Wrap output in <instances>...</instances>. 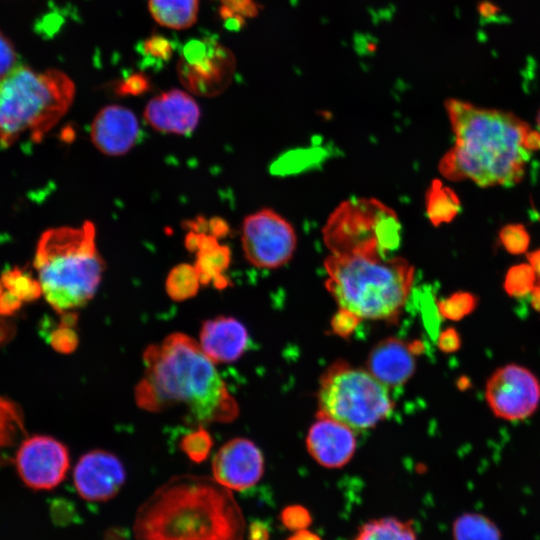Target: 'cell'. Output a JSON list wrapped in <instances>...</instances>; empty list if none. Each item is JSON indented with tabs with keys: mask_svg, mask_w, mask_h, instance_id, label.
<instances>
[{
	"mask_svg": "<svg viewBox=\"0 0 540 540\" xmlns=\"http://www.w3.org/2000/svg\"><path fill=\"white\" fill-rule=\"evenodd\" d=\"M74 96V82L65 73L19 63L0 80L1 145L11 146L24 136L41 141L67 113Z\"/></svg>",
	"mask_w": 540,
	"mask_h": 540,
	"instance_id": "8992f818",
	"label": "cell"
},
{
	"mask_svg": "<svg viewBox=\"0 0 540 540\" xmlns=\"http://www.w3.org/2000/svg\"><path fill=\"white\" fill-rule=\"evenodd\" d=\"M499 238L504 248L511 254H523L526 252L530 237L521 224H509L499 232Z\"/></svg>",
	"mask_w": 540,
	"mask_h": 540,
	"instance_id": "d6a6232c",
	"label": "cell"
},
{
	"mask_svg": "<svg viewBox=\"0 0 540 540\" xmlns=\"http://www.w3.org/2000/svg\"><path fill=\"white\" fill-rule=\"evenodd\" d=\"M17 57L13 43L0 31V80L19 64Z\"/></svg>",
	"mask_w": 540,
	"mask_h": 540,
	"instance_id": "d590c367",
	"label": "cell"
},
{
	"mask_svg": "<svg viewBox=\"0 0 540 540\" xmlns=\"http://www.w3.org/2000/svg\"><path fill=\"white\" fill-rule=\"evenodd\" d=\"M288 540H321L316 534L302 529L295 531V533Z\"/></svg>",
	"mask_w": 540,
	"mask_h": 540,
	"instance_id": "b9f144b4",
	"label": "cell"
},
{
	"mask_svg": "<svg viewBox=\"0 0 540 540\" xmlns=\"http://www.w3.org/2000/svg\"><path fill=\"white\" fill-rule=\"evenodd\" d=\"M64 319L51 335V344L59 352H73L78 345V336L73 326L76 324V314L72 312L64 313Z\"/></svg>",
	"mask_w": 540,
	"mask_h": 540,
	"instance_id": "1f68e13d",
	"label": "cell"
},
{
	"mask_svg": "<svg viewBox=\"0 0 540 540\" xmlns=\"http://www.w3.org/2000/svg\"><path fill=\"white\" fill-rule=\"evenodd\" d=\"M213 439L204 426L187 433L180 441L181 450L193 462L201 463L207 459L212 449Z\"/></svg>",
	"mask_w": 540,
	"mask_h": 540,
	"instance_id": "f1b7e54d",
	"label": "cell"
},
{
	"mask_svg": "<svg viewBox=\"0 0 540 540\" xmlns=\"http://www.w3.org/2000/svg\"><path fill=\"white\" fill-rule=\"evenodd\" d=\"M201 285L194 265L181 263L169 272L165 281V290L174 301H184L194 297Z\"/></svg>",
	"mask_w": 540,
	"mask_h": 540,
	"instance_id": "cb8c5ba5",
	"label": "cell"
},
{
	"mask_svg": "<svg viewBox=\"0 0 540 540\" xmlns=\"http://www.w3.org/2000/svg\"><path fill=\"white\" fill-rule=\"evenodd\" d=\"M140 126L136 115L120 105L103 107L94 117L90 137L98 151L108 156L128 153L137 143Z\"/></svg>",
	"mask_w": 540,
	"mask_h": 540,
	"instance_id": "9a60e30c",
	"label": "cell"
},
{
	"mask_svg": "<svg viewBox=\"0 0 540 540\" xmlns=\"http://www.w3.org/2000/svg\"><path fill=\"white\" fill-rule=\"evenodd\" d=\"M318 411L352 430H365L384 420L393 409L387 386L369 370L338 360L320 379Z\"/></svg>",
	"mask_w": 540,
	"mask_h": 540,
	"instance_id": "52a82bcc",
	"label": "cell"
},
{
	"mask_svg": "<svg viewBox=\"0 0 540 540\" xmlns=\"http://www.w3.org/2000/svg\"><path fill=\"white\" fill-rule=\"evenodd\" d=\"M325 282L339 310L360 320L395 323L412 290L414 267L377 250L330 253Z\"/></svg>",
	"mask_w": 540,
	"mask_h": 540,
	"instance_id": "277c9868",
	"label": "cell"
},
{
	"mask_svg": "<svg viewBox=\"0 0 540 540\" xmlns=\"http://www.w3.org/2000/svg\"><path fill=\"white\" fill-rule=\"evenodd\" d=\"M454 540H500L497 527L480 514L465 513L453 524Z\"/></svg>",
	"mask_w": 540,
	"mask_h": 540,
	"instance_id": "d4e9b609",
	"label": "cell"
},
{
	"mask_svg": "<svg viewBox=\"0 0 540 540\" xmlns=\"http://www.w3.org/2000/svg\"><path fill=\"white\" fill-rule=\"evenodd\" d=\"M78 494L88 501H106L114 497L125 482L126 473L120 459L105 450L85 453L74 469Z\"/></svg>",
	"mask_w": 540,
	"mask_h": 540,
	"instance_id": "5bb4252c",
	"label": "cell"
},
{
	"mask_svg": "<svg viewBox=\"0 0 540 540\" xmlns=\"http://www.w3.org/2000/svg\"><path fill=\"white\" fill-rule=\"evenodd\" d=\"M250 540H268V531L261 523H254L250 528Z\"/></svg>",
	"mask_w": 540,
	"mask_h": 540,
	"instance_id": "60d3db41",
	"label": "cell"
},
{
	"mask_svg": "<svg viewBox=\"0 0 540 540\" xmlns=\"http://www.w3.org/2000/svg\"><path fill=\"white\" fill-rule=\"evenodd\" d=\"M185 246L196 254L194 266L201 285L212 283L217 289L228 287L230 282L225 275L231 261L228 246L220 244L211 234L191 230L186 234Z\"/></svg>",
	"mask_w": 540,
	"mask_h": 540,
	"instance_id": "ffe728a7",
	"label": "cell"
},
{
	"mask_svg": "<svg viewBox=\"0 0 540 540\" xmlns=\"http://www.w3.org/2000/svg\"><path fill=\"white\" fill-rule=\"evenodd\" d=\"M455 146L439 163L450 180L466 178L482 187L512 186L524 176L531 154L522 146L530 126L510 112L479 108L463 100L445 101Z\"/></svg>",
	"mask_w": 540,
	"mask_h": 540,
	"instance_id": "7a4b0ae2",
	"label": "cell"
},
{
	"mask_svg": "<svg viewBox=\"0 0 540 540\" xmlns=\"http://www.w3.org/2000/svg\"><path fill=\"white\" fill-rule=\"evenodd\" d=\"M527 258L534 269L535 273L540 278V249L534 252H531L527 255Z\"/></svg>",
	"mask_w": 540,
	"mask_h": 540,
	"instance_id": "7bdbcfd3",
	"label": "cell"
},
{
	"mask_svg": "<svg viewBox=\"0 0 540 540\" xmlns=\"http://www.w3.org/2000/svg\"><path fill=\"white\" fill-rule=\"evenodd\" d=\"M358 322L352 315L339 310L333 319V329L340 335H347Z\"/></svg>",
	"mask_w": 540,
	"mask_h": 540,
	"instance_id": "f35d334b",
	"label": "cell"
},
{
	"mask_svg": "<svg viewBox=\"0 0 540 540\" xmlns=\"http://www.w3.org/2000/svg\"><path fill=\"white\" fill-rule=\"evenodd\" d=\"M42 294L58 313L86 305L95 295L105 261L96 245L95 225L62 226L45 231L34 261Z\"/></svg>",
	"mask_w": 540,
	"mask_h": 540,
	"instance_id": "5b68a950",
	"label": "cell"
},
{
	"mask_svg": "<svg viewBox=\"0 0 540 540\" xmlns=\"http://www.w3.org/2000/svg\"><path fill=\"white\" fill-rule=\"evenodd\" d=\"M200 108L188 93L171 89L147 103L144 119L156 131L187 135L195 130L200 120Z\"/></svg>",
	"mask_w": 540,
	"mask_h": 540,
	"instance_id": "2e32d148",
	"label": "cell"
},
{
	"mask_svg": "<svg viewBox=\"0 0 540 540\" xmlns=\"http://www.w3.org/2000/svg\"><path fill=\"white\" fill-rule=\"evenodd\" d=\"M306 446L318 464L327 468H340L353 457L356 438L354 430L348 426L317 415V420L309 428Z\"/></svg>",
	"mask_w": 540,
	"mask_h": 540,
	"instance_id": "e0dca14e",
	"label": "cell"
},
{
	"mask_svg": "<svg viewBox=\"0 0 540 540\" xmlns=\"http://www.w3.org/2000/svg\"><path fill=\"white\" fill-rule=\"evenodd\" d=\"M281 520L288 529L298 531L306 529L311 518L305 508L299 505H293L283 510Z\"/></svg>",
	"mask_w": 540,
	"mask_h": 540,
	"instance_id": "e575fe53",
	"label": "cell"
},
{
	"mask_svg": "<svg viewBox=\"0 0 540 540\" xmlns=\"http://www.w3.org/2000/svg\"><path fill=\"white\" fill-rule=\"evenodd\" d=\"M248 343L245 326L230 316H217L202 323L199 344L206 356L214 363H230L238 360Z\"/></svg>",
	"mask_w": 540,
	"mask_h": 540,
	"instance_id": "ac0fdd59",
	"label": "cell"
},
{
	"mask_svg": "<svg viewBox=\"0 0 540 540\" xmlns=\"http://www.w3.org/2000/svg\"><path fill=\"white\" fill-rule=\"evenodd\" d=\"M535 279L536 273L531 265L519 264L508 270L504 289L509 296L524 297L534 288Z\"/></svg>",
	"mask_w": 540,
	"mask_h": 540,
	"instance_id": "83f0119b",
	"label": "cell"
},
{
	"mask_svg": "<svg viewBox=\"0 0 540 540\" xmlns=\"http://www.w3.org/2000/svg\"><path fill=\"white\" fill-rule=\"evenodd\" d=\"M19 408L11 401L0 397V456L12 447L23 432Z\"/></svg>",
	"mask_w": 540,
	"mask_h": 540,
	"instance_id": "484cf974",
	"label": "cell"
},
{
	"mask_svg": "<svg viewBox=\"0 0 540 540\" xmlns=\"http://www.w3.org/2000/svg\"><path fill=\"white\" fill-rule=\"evenodd\" d=\"M355 540H418L411 521L382 517L366 522Z\"/></svg>",
	"mask_w": 540,
	"mask_h": 540,
	"instance_id": "603a6c76",
	"label": "cell"
},
{
	"mask_svg": "<svg viewBox=\"0 0 540 540\" xmlns=\"http://www.w3.org/2000/svg\"><path fill=\"white\" fill-rule=\"evenodd\" d=\"M149 11L156 22L173 29L191 27L198 13V0H149Z\"/></svg>",
	"mask_w": 540,
	"mask_h": 540,
	"instance_id": "44dd1931",
	"label": "cell"
},
{
	"mask_svg": "<svg viewBox=\"0 0 540 540\" xmlns=\"http://www.w3.org/2000/svg\"><path fill=\"white\" fill-rule=\"evenodd\" d=\"M530 294L532 307L536 311L540 312V283L534 286Z\"/></svg>",
	"mask_w": 540,
	"mask_h": 540,
	"instance_id": "ee69618b",
	"label": "cell"
},
{
	"mask_svg": "<svg viewBox=\"0 0 540 540\" xmlns=\"http://www.w3.org/2000/svg\"><path fill=\"white\" fill-rule=\"evenodd\" d=\"M241 243L250 264L274 269L292 258L297 237L285 218L270 208H264L245 217Z\"/></svg>",
	"mask_w": 540,
	"mask_h": 540,
	"instance_id": "9c48e42d",
	"label": "cell"
},
{
	"mask_svg": "<svg viewBox=\"0 0 540 540\" xmlns=\"http://www.w3.org/2000/svg\"><path fill=\"white\" fill-rule=\"evenodd\" d=\"M144 374L136 385L137 405L149 412L180 407L191 424L227 423L239 414L212 362L190 336L172 333L143 353Z\"/></svg>",
	"mask_w": 540,
	"mask_h": 540,
	"instance_id": "6da1fadb",
	"label": "cell"
},
{
	"mask_svg": "<svg viewBox=\"0 0 540 540\" xmlns=\"http://www.w3.org/2000/svg\"><path fill=\"white\" fill-rule=\"evenodd\" d=\"M439 348L446 353L457 351L461 346V339L454 328L443 331L438 340Z\"/></svg>",
	"mask_w": 540,
	"mask_h": 540,
	"instance_id": "74e56055",
	"label": "cell"
},
{
	"mask_svg": "<svg viewBox=\"0 0 540 540\" xmlns=\"http://www.w3.org/2000/svg\"><path fill=\"white\" fill-rule=\"evenodd\" d=\"M235 57L213 38L193 39L182 49L178 64L181 83L193 94L212 97L230 84Z\"/></svg>",
	"mask_w": 540,
	"mask_h": 540,
	"instance_id": "30bf717a",
	"label": "cell"
},
{
	"mask_svg": "<svg viewBox=\"0 0 540 540\" xmlns=\"http://www.w3.org/2000/svg\"><path fill=\"white\" fill-rule=\"evenodd\" d=\"M245 523L231 491L214 478L179 475L139 508L136 540H243Z\"/></svg>",
	"mask_w": 540,
	"mask_h": 540,
	"instance_id": "3957f363",
	"label": "cell"
},
{
	"mask_svg": "<svg viewBox=\"0 0 540 540\" xmlns=\"http://www.w3.org/2000/svg\"><path fill=\"white\" fill-rule=\"evenodd\" d=\"M367 366L370 373L384 385H402L415 371V353L404 341L386 338L372 348Z\"/></svg>",
	"mask_w": 540,
	"mask_h": 540,
	"instance_id": "d6986e66",
	"label": "cell"
},
{
	"mask_svg": "<svg viewBox=\"0 0 540 540\" xmlns=\"http://www.w3.org/2000/svg\"><path fill=\"white\" fill-rule=\"evenodd\" d=\"M396 213L376 199L357 198L342 202L323 228V241L330 253L377 250L390 254L400 242Z\"/></svg>",
	"mask_w": 540,
	"mask_h": 540,
	"instance_id": "ba28073f",
	"label": "cell"
},
{
	"mask_svg": "<svg viewBox=\"0 0 540 540\" xmlns=\"http://www.w3.org/2000/svg\"><path fill=\"white\" fill-rule=\"evenodd\" d=\"M1 282L19 300H34L42 293L39 281L19 269L5 272Z\"/></svg>",
	"mask_w": 540,
	"mask_h": 540,
	"instance_id": "4316f807",
	"label": "cell"
},
{
	"mask_svg": "<svg viewBox=\"0 0 540 540\" xmlns=\"http://www.w3.org/2000/svg\"><path fill=\"white\" fill-rule=\"evenodd\" d=\"M138 51L142 56V63L148 65L164 64L171 59L174 44L162 35H152L139 44Z\"/></svg>",
	"mask_w": 540,
	"mask_h": 540,
	"instance_id": "f546056e",
	"label": "cell"
},
{
	"mask_svg": "<svg viewBox=\"0 0 540 540\" xmlns=\"http://www.w3.org/2000/svg\"><path fill=\"white\" fill-rule=\"evenodd\" d=\"M485 398L493 414L507 421L531 416L540 402V382L526 367L508 364L487 380Z\"/></svg>",
	"mask_w": 540,
	"mask_h": 540,
	"instance_id": "8fae6325",
	"label": "cell"
},
{
	"mask_svg": "<svg viewBox=\"0 0 540 540\" xmlns=\"http://www.w3.org/2000/svg\"><path fill=\"white\" fill-rule=\"evenodd\" d=\"M537 124H538V128L540 130V111H539L538 116H537Z\"/></svg>",
	"mask_w": 540,
	"mask_h": 540,
	"instance_id": "f6af8a7d",
	"label": "cell"
},
{
	"mask_svg": "<svg viewBox=\"0 0 540 540\" xmlns=\"http://www.w3.org/2000/svg\"><path fill=\"white\" fill-rule=\"evenodd\" d=\"M223 7L241 17L257 15L258 8L253 0H221Z\"/></svg>",
	"mask_w": 540,
	"mask_h": 540,
	"instance_id": "8d00e7d4",
	"label": "cell"
},
{
	"mask_svg": "<svg viewBox=\"0 0 540 540\" xmlns=\"http://www.w3.org/2000/svg\"><path fill=\"white\" fill-rule=\"evenodd\" d=\"M461 210L460 199L440 180H433L426 193V211L434 226L451 222Z\"/></svg>",
	"mask_w": 540,
	"mask_h": 540,
	"instance_id": "7402d4cb",
	"label": "cell"
},
{
	"mask_svg": "<svg viewBox=\"0 0 540 540\" xmlns=\"http://www.w3.org/2000/svg\"><path fill=\"white\" fill-rule=\"evenodd\" d=\"M15 460L23 482L36 490L56 487L69 468L67 447L46 435H35L23 441Z\"/></svg>",
	"mask_w": 540,
	"mask_h": 540,
	"instance_id": "7c38bea8",
	"label": "cell"
},
{
	"mask_svg": "<svg viewBox=\"0 0 540 540\" xmlns=\"http://www.w3.org/2000/svg\"><path fill=\"white\" fill-rule=\"evenodd\" d=\"M264 472V458L249 439L234 438L223 444L212 461L213 478L229 490L254 486Z\"/></svg>",
	"mask_w": 540,
	"mask_h": 540,
	"instance_id": "4fadbf2b",
	"label": "cell"
},
{
	"mask_svg": "<svg viewBox=\"0 0 540 540\" xmlns=\"http://www.w3.org/2000/svg\"><path fill=\"white\" fill-rule=\"evenodd\" d=\"M522 146L529 152L540 150V132L530 129L523 138Z\"/></svg>",
	"mask_w": 540,
	"mask_h": 540,
	"instance_id": "ab89813d",
	"label": "cell"
},
{
	"mask_svg": "<svg viewBox=\"0 0 540 540\" xmlns=\"http://www.w3.org/2000/svg\"><path fill=\"white\" fill-rule=\"evenodd\" d=\"M149 89V80L142 73H133L119 81L115 91L121 96H138Z\"/></svg>",
	"mask_w": 540,
	"mask_h": 540,
	"instance_id": "836d02e7",
	"label": "cell"
},
{
	"mask_svg": "<svg viewBox=\"0 0 540 540\" xmlns=\"http://www.w3.org/2000/svg\"><path fill=\"white\" fill-rule=\"evenodd\" d=\"M477 297L469 292H457L439 303L440 313L447 319L460 320L474 311Z\"/></svg>",
	"mask_w": 540,
	"mask_h": 540,
	"instance_id": "4dcf8cb0",
	"label": "cell"
}]
</instances>
